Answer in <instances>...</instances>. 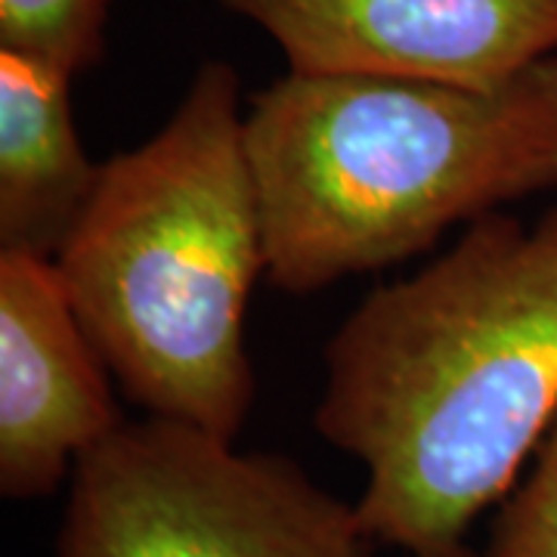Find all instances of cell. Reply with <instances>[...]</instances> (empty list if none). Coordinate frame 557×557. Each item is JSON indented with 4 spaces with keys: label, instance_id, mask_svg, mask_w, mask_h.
Segmentation results:
<instances>
[{
    "label": "cell",
    "instance_id": "1",
    "mask_svg": "<svg viewBox=\"0 0 557 557\" xmlns=\"http://www.w3.org/2000/svg\"><path fill=\"white\" fill-rule=\"evenodd\" d=\"M557 416V208L474 220L325 347L319 437L366 468L359 518L403 557H471Z\"/></svg>",
    "mask_w": 557,
    "mask_h": 557
},
{
    "label": "cell",
    "instance_id": "2",
    "mask_svg": "<svg viewBox=\"0 0 557 557\" xmlns=\"http://www.w3.org/2000/svg\"><path fill=\"white\" fill-rule=\"evenodd\" d=\"M245 131L267 278L313 295L557 189V57L486 87L288 72Z\"/></svg>",
    "mask_w": 557,
    "mask_h": 557
},
{
    "label": "cell",
    "instance_id": "3",
    "mask_svg": "<svg viewBox=\"0 0 557 557\" xmlns=\"http://www.w3.org/2000/svg\"><path fill=\"white\" fill-rule=\"evenodd\" d=\"M239 72L201 62L171 119L102 161L57 255L81 325L146 416L239 440L255 406L248 298L267 276Z\"/></svg>",
    "mask_w": 557,
    "mask_h": 557
},
{
    "label": "cell",
    "instance_id": "4",
    "mask_svg": "<svg viewBox=\"0 0 557 557\" xmlns=\"http://www.w3.org/2000/svg\"><path fill=\"white\" fill-rule=\"evenodd\" d=\"M375 545L357 505L298 461L149 416L75 465L53 557H372Z\"/></svg>",
    "mask_w": 557,
    "mask_h": 557
},
{
    "label": "cell",
    "instance_id": "5",
    "mask_svg": "<svg viewBox=\"0 0 557 557\" xmlns=\"http://www.w3.org/2000/svg\"><path fill=\"white\" fill-rule=\"evenodd\" d=\"M288 72L486 87L557 57V0H220Z\"/></svg>",
    "mask_w": 557,
    "mask_h": 557
},
{
    "label": "cell",
    "instance_id": "6",
    "mask_svg": "<svg viewBox=\"0 0 557 557\" xmlns=\"http://www.w3.org/2000/svg\"><path fill=\"white\" fill-rule=\"evenodd\" d=\"M57 260L0 251V493L44 498L124 424Z\"/></svg>",
    "mask_w": 557,
    "mask_h": 557
},
{
    "label": "cell",
    "instance_id": "7",
    "mask_svg": "<svg viewBox=\"0 0 557 557\" xmlns=\"http://www.w3.org/2000/svg\"><path fill=\"white\" fill-rule=\"evenodd\" d=\"M65 69L0 47V251L57 260L97 193Z\"/></svg>",
    "mask_w": 557,
    "mask_h": 557
},
{
    "label": "cell",
    "instance_id": "8",
    "mask_svg": "<svg viewBox=\"0 0 557 557\" xmlns=\"http://www.w3.org/2000/svg\"><path fill=\"white\" fill-rule=\"evenodd\" d=\"M112 0H0V47L53 62L69 75L106 53Z\"/></svg>",
    "mask_w": 557,
    "mask_h": 557
},
{
    "label": "cell",
    "instance_id": "9",
    "mask_svg": "<svg viewBox=\"0 0 557 557\" xmlns=\"http://www.w3.org/2000/svg\"><path fill=\"white\" fill-rule=\"evenodd\" d=\"M483 557H557V416L530 474L502 498Z\"/></svg>",
    "mask_w": 557,
    "mask_h": 557
}]
</instances>
